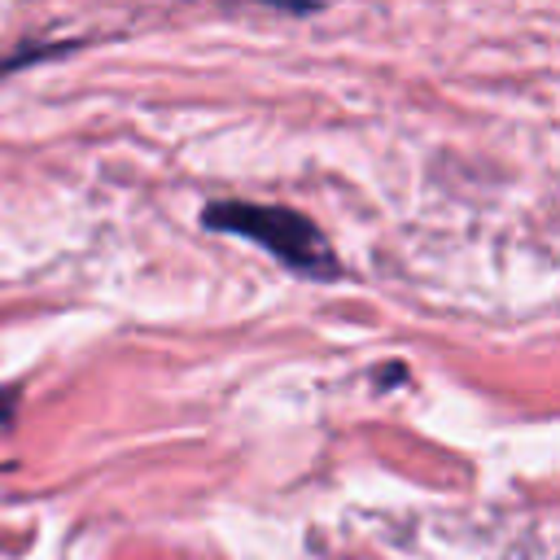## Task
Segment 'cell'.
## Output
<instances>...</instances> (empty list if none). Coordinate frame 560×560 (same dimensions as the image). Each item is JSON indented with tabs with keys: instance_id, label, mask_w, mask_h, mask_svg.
Segmentation results:
<instances>
[{
	"instance_id": "cell-1",
	"label": "cell",
	"mask_w": 560,
	"mask_h": 560,
	"mask_svg": "<svg viewBox=\"0 0 560 560\" xmlns=\"http://www.w3.org/2000/svg\"><path fill=\"white\" fill-rule=\"evenodd\" d=\"M201 219L214 232H232V236H245V241L262 245L271 258H280L298 276H311V280H337L341 276V262H337L332 245L324 241V232L289 206L214 201V206H206Z\"/></svg>"
}]
</instances>
